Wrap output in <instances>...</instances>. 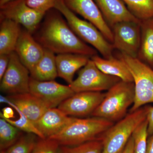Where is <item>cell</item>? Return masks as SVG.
<instances>
[{
    "label": "cell",
    "mask_w": 153,
    "mask_h": 153,
    "mask_svg": "<svg viewBox=\"0 0 153 153\" xmlns=\"http://www.w3.org/2000/svg\"><path fill=\"white\" fill-rule=\"evenodd\" d=\"M47 13L42 27L35 37L44 49L55 54L74 53L90 57L97 55L95 49L74 33L59 11L54 8Z\"/></svg>",
    "instance_id": "obj_1"
},
{
    "label": "cell",
    "mask_w": 153,
    "mask_h": 153,
    "mask_svg": "<svg viewBox=\"0 0 153 153\" xmlns=\"http://www.w3.org/2000/svg\"><path fill=\"white\" fill-rule=\"evenodd\" d=\"M114 123L102 118H78L73 120L59 133L49 138L61 146H74L98 139L113 125Z\"/></svg>",
    "instance_id": "obj_2"
},
{
    "label": "cell",
    "mask_w": 153,
    "mask_h": 153,
    "mask_svg": "<svg viewBox=\"0 0 153 153\" xmlns=\"http://www.w3.org/2000/svg\"><path fill=\"white\" fill-rule=\"evenodd\" d=\"M134 82L120 80L107 91L104 98L91 116L117 122L125 117L134 101Z\"/></svg>",
    "instance_id": "obj_3"
},
{
    "label": "cell",
    "mask_w": 153,
    "mask_h": 153,
    "mask_svg": "<svg viewBox=\"0 0 153 153\" xmlns=\"http://www.w3.org/2000/svg\"><path fill=\"white\" fill-rule=\"evenodd\" d=\"M62 14L72 31L81 40L98 51L105 58L113 57V47L96 27L86 20L79 19L67 7L63 0H57L55 7Z\"/></svg>",
    "instance_id": "obj_4"
},
{
    "label": "cell",
    "mask_w": 153,
    "mask_h": 153,
    "mask_svg": "<svg viewBox=\"0 0 153 153\" xmlns=\"http://www.w3.org/2000/svg\"><path fill=\"white\" fill-rule=\"evenodd\" d=\"M149 106H144L130 112L114 124L101 137L103 143L102 153H121L136 128L147 117Z\"/></svg>",
    "instance_id": "obj_5"
},
{
    "label": "cell",
    "mask_w": 153,
    "mask_h": 153,
    "mask_svg": "<svg viewBox=\"0 0 153 153\" xmlns=\"http://www.w3.org/2000/svg\"><path fill=\"white\" fill-rule=\"evenodd\" d=\"M126 63L133 78L134 101L130 112L135 111L148 103H153V69L137 57L122 53L117 55Z\"/></svg>",
    "instance_id": "obj_6"
},
{
    "label": "cell",
    "mask_w": 153,
    "mask_h": 153,
    "mask_svg": "<svg viewBox=\"0 0 153 153\" xmlns=\"http://www.w3.org/2000/svg\"><path fill=\"white\" fill-rule=\"evenodd\" d=\"M121 79L116 76L105 74L90 59L82 67L69 87L75 93L83 91L102 92L109 90Z\"/></svg>",
    "instance_id": "obj_7"
},
{
    "label": "cell",
    "mask_w": 153,
    "mask_h": 153,
    "mask_svg": "<svg viewBox=\"0 0 153 153\" xmlns=\"http://www.w3.org/2000/svg\"><path fill=\"white\" fill-rule=\"evenodd\" d=\"M29 69L21 62L16 53L10 55L7 68L1 80V91L10 94L30 92V76Z\"/></svg>",
    "instance_id": "obj_8"
},
{
    "label": "cell",
    "mask_w": 153,
    "mask_h": 153,
    "mask_svg": "<svg viewBox=\"0 0 153 153\" xmlns=\"http://www.w3.org/2000/svg\"><path fill=\"white\" fill-rule=\"evenodd\" d=\"M111 29L114 49L130 57H137L140 44V22H120Z\"/></svg>",
    "instance_id": "obj_9"
},
{
    "label": "cell",
    "mask_w": 153,
    "mask_h": 153,
    "mask_svg": "<svg viewBox=\"0 0 153 153\" xmlns=\"http://www.w3.org/2000/svg\"><path fill=\"white\" fill-rule=\"evenodd\" d=\"M0 8L1 20L10 19L16 22L32 35L46 15L31 8L26 0H13L0 6Z\"/></svg>",
    "instance_id": "obj_10"
},
{
    "label": "cell",
    "mask_w": 153,
    "mask_h": 153,
    "mask_svg": "<svg viewBox=\"0 0 153 153\" xmlns=\"http://www.w3.org/2000/svg\"><path fill=\"white\" fill-rule=\"evenodd\" d=\"M105 93L95 91L75 93L57 107L64 113L72 117L91 115L104 98Z\"/></svg>",
    "instance_id": "obj_11"
},
{
    "label": "cell",
    "mask_w": 153,
    "mask_h": 153,
    "mask_svg": "<svg viewBox=\"0 0 153 153\" xmlns=\"http://www.w3.org/2000/svg\"><path fill=\"white\" fill-rule=\"evenodd\" d=\"M30 92L51 108L58 107L61 102L75 93L69 85L60 84L54 80L39 81L31 76Z\"/></svg>",
    "instance_id": "obj_12"
},
{
    "label": "cell",
    "mask_w": 153,
    "mask_h": 153,
    "mask_svg": "<svg viewBox=\"0 0 153 153\" xmlns=\"http://www.w3.org/2000/svg\"><path fill=\"white\" fill-rule=\"evenodd\" d=\"M68 9L96 27L111 43L113 41L112 30L105 21L94 0H63Z\"/></svg>",
    "instance_id": "obj_13"
},
{
    "label": "cell",
    "mask_w": 153,
    "mask_h": 153,
    "mask_svg": "<svg viewBox=\"0 0 153 153\" xmlns=\"http://www.w3.org/2000/svg\"><path fill=\"white\" fill-rule=\"evenodd\" d=\"M0 100L1 102L7 103L13 108L19 110L34 123L51 108L30 92L10 94L6 97L1 96Z\"/></svg>",
    "instance_id": "obj_14"
},
{
    "label": "cell",
    "mask_w": 153,
    "mask_h": 153,
    "mask_svg": "<svg viewBox=\"0 0 153 153\" xmlns=\"http://www.w3.org/2000/svg\"><path fill=\"white\" fill-rule=\"evenodd\" d=\"M14 52L30 72L41 60L44 49L26 30L21 32Z\"/></svg>",
    "instance_id": "obj_15"
},
{
    "label": "cell",
    "mask_w": 153,
    "mask_h": 153,
    "mask_svg": "<svg viewBox=\"0 0 153 153\" xmlns=\"http://www.w3.org/2000/svg\"><path fill=\"white\" fill-rule=\"evenodd\" d=\"M74 118L67 115L58 108H52L34 124L44 137L48 138L63 130Z\"/></svg>",
    "instance_id": "obj_16"
},
{
    "label": "cell",
    "mask_w": 153,
    "mask_h": 153,
    "mask_svg": "<svg viewBox=\"0 0 153 153\" xmlns=\"http://www.w3.org/2000/svg\"><path fill=\"white\" fill-rule=\"evenodd\" d=\"M110 27L123 22H140L122 0H94Z\"/></svg>",
    "instance_id": "obj_17"
},
{
    "label": "cell",
    "mask_w": 153,
    "mask_h": 153,
    "mask_svg": "<svg viewBox=\"0 0 153 153\" xmlns=\"http://www.w3.org/2000/svg\"><path fill=\"white\" fill-rule=\"evenodd\" d=\"M90 57L74 53L57 54L56 63L58 76L64 79L68 84H71L74 80L76 71L87 64Z\"/></svg>",
    "instance_id": "obj_18"
},
{
    "label": "cell",
    "mask_w": 153,
    "mask_h": 153,
    "mask_svg": "<svg viewBox=\"0 0 153 153\" xmlns=\"http://www.w3.org/2000/svg\"><path fill=\"white\" fill-rule=\"evenodd\" d=\"M97 68L105 74L116 76L122 81L133 82V78L126 63L118 57L108 59L96 55L91 57Z\"/></svg>",
    "instance_id": "obj_19"
},
{
    "label": "cell",
    "mask_w": 153,
    "mask_h": 153,
    "mask_svg": "<svg viewBox=\"0 0 153 153\" xmlns=\"http://www.w3.org/2000/svg\"><path fill=\"white\" fill-rule=\"evenodd\" d=\"M22 30L20 25L10 19L1 20L0 55H10L15 47Z\"/></svg>",
    "instance_id": "obj_20"
},
{
    "label": "cell",
    "mask_w": 153,
    "mask_h": 153,
    "mask_svg": "<svg viewBox=\"0 0 153 153\" xmlns=\"http://www.w3.org/2000/svg\"><path fill=\"white\" fill-rule=\"evenodd\" d=\"M140 27V44L137 58L152 68L153 17L141 21Z\"/></svg>",
    "instance_id": "obj_21"
},
{
    "label": "cell",
    "mask_w": 153,
    "mask_h": 153,
    "mask_svg": "<svg viewBox=\"0 0 153 153\" xmlns=\"http://www.w3.org/2000/svg\"><path fill=\"white\" fill-rule=\"evenodd\" d=\"M30 74L31 77L39 81L54 80L58 76L55 53L44 49L43 57Z\"/></svg>",
    "instance_id": "obj_22"
},
{
    "label": "cell",
    "mask_w": 153,
    "mask_h": 153,
    "mask_svg": "<svg viewBox=\"0 0 153 153\" xmlns=\"http://www.w3.org/2000/svg\"><path fill=\"white\" fill-rule=\"evenodd\" d=\"M22 131L4 119H0V150L7 149L15 143L22 135Z\"/></svg>",
    "instance_id": "obj_23"
},
{
    "label": "cell",
    "mask_w": 153,
    "mask_h": 153,
    "mask_svg": "<svg viewBox=\"0 0 153 153\" xmlns=\"http://www.w3.org/2000/svg\"><path fill=\"white\" fill-rule=\"evenodd\" d=\"M140 21L153 17V0H122Z\"/></svg>",
    "instance_id": "obj_24"
},
{
    "label": "cell",
    "mask_w": 153,
    "mask_h": 153,
    "mask_svg": "<svg viewBox=\"0 0 153 153\" xmlns=\"http://www.w3.org/2000/svg\"><path fill=\"white\" fill-rule=\"evenodd\" d=\"M39 138L34 134H23L15 143L1 152L2 153H32Z\"/></svg>",
    "instance_id": "obj_25"
},
{
    "label": "cell",
    "mask_w": 153,
    "mask_h": 153,
    "mask_svg": "<svg viewBox=\"0 0 153 153\" xmlns=\"http://www.w3.org/2000/svg\"><path fill=\"white\" fill-rule=\"evenodd\" d=\"M103 143L101 138L74 146H61L60 153H102Z\"/></svg>",
    "instance_id": "obj_26"
},
{
    "label": "cell",
    "mask_w": 153,
    "mask_h": 153,
    "mask_svg": "<svg viewBox=\"0 0 153 153\" xmlns=\"http://www.w3.org/2000/svg\"><path fill=\"white\" fill-rule=\"evenodd\" d=\"M148 129L146 118L136 128L132 135L134 140V153H146L149 136Z\"/></svg>",
    "instance_id": "obj_27"
},
{
    "label": "cell",
    "mask_w": 153,
    "mask_h": 153,
    "mask_svg": "<svg viewBox=\"0 0 153 153\" xmlns=\"http://www.w3.org/2000/svg\"><path fill=\"white\" fill-rule=\"evenodd\" d=\"M13 108L16 110L19 114V118L16 120L10 119H4L22 131L25 132L26 133L34 134L41 138H45L41 132L36 127L33 122L26 117L25 115L23 114L19 110L16 108Z\"/></svg>",
    "instance_id": "obj_28"
},
{
    "label": "cell",
    "mask_w": 153,
    "mask_h": 153,
    "mask_svg": "<svg viewBox=\"0 0 153 153\" xmlns=\"http://www.w3.org/2000/svg\"><path fill=\"white\" fill-rule=\"evenodd\" d=\"M60 147L55 140L39 138L32 153H60Z\"/></svg>",
    "instance_id": "obj_29"
},
{
    "label": "cell",
    "mask_w": 153,
    "mask_h": 153,
    "mask_svg": "<svg viewBox=\"0 0 153 153\" xmlns=\"http://www.w3.org/2000/svg\"><path fill=\"white\" fill-rule=\"evenodd\" d=\"M56 1L57 0H26L27 4L31 8L44 14L54 8Z\"/></svg>",
    "instance_id": "obj_30"
},
{
    "label": "cell",
    "mask_w": 153,
    "mask_h": 153,
    "mask_svg": "<svg viewBox=\"0 0 153 153\" xmlns=\"http://www.w3.org/2000/svg\"><path fill=\"white\" fill-rule=\"evenodd\" d=\"M10 55H0V80L1 79L7 68L10 61Z\"/></svg>",
    "instance_id": "obj_31"
},
{
    "label": "cell",
    "mask_w": 153,
    "mask_h": 153,
    "mask_svg": "<svg viewBox=\"0 0 153 153\" xmlns=\"http://www.w3.org/2000/svg\"><path fill=\"white\" fill-rule=\"evenodd\" d=\"M148 122V134L149 136L153 134V107H150L147 117Z\"/></svg>",
    "instance_id": "obj_32"
},
{
    "label": "cell",
    "mask_w": 153,
    "mask_h": 153,
    "mask_svg": "<svg viewBox=\"0 0 153 153\" xmlns=\"http://www.w3.org/2000/svg\"><path fill=\"white\" fill-rule=\"evenodd\" d=\"M2 112L0 113L1 117L5 119H12L14 117V113L13 108L7 107L2 110Z\"/></svg>",
    "instance_id": "obj_33"
},
{
    "label": "cell",
    "mask_w": 153,
    "mask_h": 153,
    "mask_svg": "<svg viewBox=\"0 0 153 153\" xmlns=\"http://www.w3.org/2000/svg\"><path fill=\"white\" fill-rule=\"evenodd\" d=\"M121 153H134V140L131 137Z\"/></svg>",
    "instance_id": "obj_34"
},
{
    "label": "cell",
    "mask_w": 153,
    "mask_h": 153,
    "mask_svg": "<svg viewBox=\"0 0 153 153\" xmlns=\"http://www.w3.org/2000/svg\"><path fill=\"white\" fill-rule=\"evenodd\" d=\"M146 153H153V134L148 139Z\"/></svg>",
    "instance_id": "obj_35"
},
{
    "label": "cell",
    "mask_w": 153,
    "mask_h": 153,
    "mask_svg": "<svg viewBox=\"0 0 153 153\" xmlns=\"http://www.w3.org/2000/svg\"><path fill=\"white\" fill-rule=\"evenodd\" d=\"M12 1L13 0H0V6H2Z\"/></svg>",
    "instance_id": "obj_36"
},
{
    "label": "cell",
    "mask_w": 153,
    "mask_h": 153,
    "mask_svg": "<svg viewBox=\"0 0 153 153\" xmlns=\"http://www.w3.org/2000/svg\"><path fill=\"white\" fill-rule=\"evenodd\" d=\"M1 153H2L1 152Z\"/></svg>",
    "instance_id": "obj_37"
}]
</instances>
